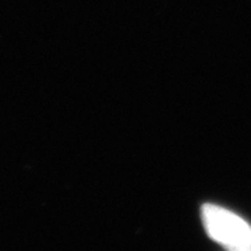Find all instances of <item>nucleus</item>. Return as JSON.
Returning a JSON list of instances; mask_svg holds the SVG:
<instances>
[{
	"instance_id": "obj_1",
	"label": "nucleus",
	"mask_w": 251,
	"mask_h": 251,
	"mask_svg": "<svg viewBox=\"0 0 251 251\" xmlns=\"http://www.w3.org/2000/svg\"><path fill=\"white\" fill-rule=\"evenodd\" d=\"M202 222L208 236L227 251H251V226L222 206H202Z\"/></svg>"
}]
</instances>
